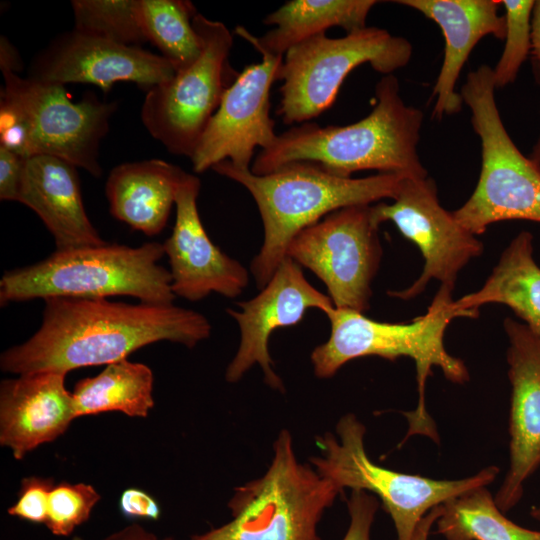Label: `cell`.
Here are the masks:
<instances>
[{
	"label": "cell",
	"instance_id": "1",
	"mask_svg": "<svg viewBox=\"0 0 540 540\" xmlns=\"http://www.w3.org/2000/svg\"><path fill=\"white\" fill-rule=\"evenodd\" d=\"M40 328L27 341L5 350L0 368L24 375L67 374L81 367L108 365L160 341L193 348L211 334L201 313L173 304H127L106 298L44 300Z\"/></svg>",
	"mask_w": 540,
	"mask_h": 540
},
{
	"label": "cell",
	"instance_id": "2",
	"mask_svg": "<svg viewBox=\"0 0 540 540\" xmlns=\"http://www.w3.org/2000/svg\"><path fill=\"white\" fill-rule=\"evenodd\" d=\"M376 104L363 119L348 125L319 126L305 122L278 134L251 164L257 175L288 163L309 161L340 177L375 170L404 178H425L427 170L417 152L424 114L408 106L393 75L375 87Z\"/></svg>",
	"mask_w": 540,
	"mask_h": 540
},
{
	"label": "cell",
	"instance_id": "3",
	"mask_svg": "<svg viewBox=\"0 0 540 540\" xmlns=\"http://www.w3.org/2000/svg\"><path fill=\"white\" fill-rule=\"evenodd\" d=\"M212 169L246 188L258 207L264 239L250 270L260 289L287 257L288 246L299 232L338 209L394 199L404 179L384 173L340 177L309 161L288 163L263 175L229 161Z\"/></svg>",
	"mask_w": 540,
	"mask_h": 540
},
{
	"label": "cell",
	"instance_id": "4",
	"mask_svg": "<svg viewBox=\"0 0 540 540\" xmlns=\"http://www.w3.org/2000/svg\"><path fill=\"white\" fill-rule=\"evenodd\" d=\"M452 292L440 286L426 313L409 323L379 322L354 310L331 308L325 313L330 322V336L310 355L314 374L318 378H330L347 362L365 356L390 361L411 358L416 368L418 403L414 411L405 415L409 428L404 441L422 434L438 442L435 424L425 406L427 378L432 375L433 367H439L453 383L469 380L464 362L450 355L444 346V334L450 322L467 317L452 306Z\"/></svg>",
	"mask_w": 540,
	"mask_h": 540
},
{
	"label": "cell",
	"instance_id": "5",
	"mask_svg": "<svg viewBox=\"0 0 540 540\" xmlns=\"http://www.w3.org/2000/svg\"><path fill=\"white\" fill-rule=\"evenodd\" d=\"M163 244L139 247L105 243L56 250L46 259L6 271L0 280V304L35 298L131 296L141 303L173 304L169 269L158 264Z\"/></svg>",
	"mask_w": 540,
	"mask_h": 540
},
{
	"label": "cell",
	"instance_id": "6",
	"mask_svg": "<svg viewBox=\"0 0 540 540\" xmlns=\"http://www.w3.org/2000/svg\"><path fill=\"white\" fill-rule=\"evenodd\" d=\"M2 74L0 145L25 158L55 156L101 176L100 143L116 104L93 94L73 103L64 85L22 78L11 70Z\"/></svg>",
	"mask_w": 540,
	"mask_h": 540
},
{
	"label": "cell",
	"instance_id": "7",
	"mask_svg": "<svg viewBox=\"0 0 540 540\" xmlns=\"http://www.w3.org/2000/svg\"><path fill=\"white\" fill-rule=\"evenodd\" d=\"M340 491L298 460L291 433L281 430L259 477L234 489L231 520L189 540H321L318 525Z\"/></svg>",
	"mask_w": 540,
	"mask_h": 540
},
{
	"label": "cell",
	"instance_id": "8",
	"mask_svg": "<svg viewBox=\"0 0 540 540\" xmlns=\"http://www.w3.org/2000/svg\"><path fill=\"white\" fill-rule=\"evenodd\" d=\"M495 89L492 68L481 65L468 73L460 92L480 138L481 170L469 199L452 213L474 235L501 221L540 223V165L524 156L509 136Z\"/></svg>",
	"mask_w": 540,
	"mask_h": 540
},
{
	"label": "cell",
	"instance_id": "9",
	"mask_svg": "<svg viewBox=\"0 0 540 540\" xmlns=\"http://www.w3.org/2000/svg\"><path fill=\"white\" fill-rule=\"evenodd\" d=\"M335 434L316 438L320 453L310 464L342 492H368L382 503L390 515L397 540H412L421 519L434 507L470 490L492 483L499 468L489 466L473 476L457 480H436L402 473L373 462L365 449L366 428L356 415H343Z\"/></svg>",
	"mask_w": 540,
	"mask_h": 540
},
{
	"label": "cell",
	"instance_id": "10",
	"mask_svg": "<svg viewBox=\"0 0 540 540\" xmlns=\"http://www.w3.org/2000/svg\"><path fill=\"white\" fill-rule=\"evenodd\" d=\"M411 55L407 39L379 27L366 26L340 38L326 33L308 38L283 55L278 114L288 125L308 122L334 103L343 81L358 66L369 63L390 75L406 66Z\"/></svg>",
	"mask_w": 540,
	"mask_h": 540
},
{
	"label": "cell",
	"instance_id": "11",
	"mask_svg": "<svg viewBox=\"0 0 540 540\" xmlns=\"http://www.w3.org/2000/svg\"><path fill=\"white\" fill-rule=\"evenodd\" d=\"M193 25L202 41L199 57L169 81L149 88L140 113L154 139L170 153L190 159L239 75L229 61L233 36L225 24L197 13Z\"/></svg>",
	"mask_w": 540,
	"mask_h": 540
},
{
	"label": "cell",
	"instance_id": "12",
	"mask_svg": "<svg viewBox=\"0 0 540 540\" xmlns=\"http://www.w3.org/2000/svg\"><path fill=\"white\" fill-rule=\"evenodd\" d=\"M373 204L338 209L303 229L286 256L311 270L325 285L334 307L365 313L382 246Z\"/></svg>",
	"mask_w": 540,
	"mask_h": 540
},
{
	"label": "cell",
	"instance_id": "13",
	"mask_svg": "<svg viewBox=\"0 0 540 540\" xmlns=\"http://www.w3.org/2000/svg\"><path fill=\"white\" fill-rule=\"evenodd\" d=\"M372 210L379 225L394 223L406 239L418 246L424 259L417 280L408 288L388 292L392 297H417L433 279L453 291L460 271L483 252V243L476 235L442 207L436 183L428 176L404 178L392 202L372 205Z\"/></svg>",
	"mask_w": 540,
	"mask_h": 540
},
{
	"label": "cell",
	"instance_id": "14",
	"mask_svg": "<svg viewBox=\"0 0 540 540\" xmlns=\"http://www.w3.org/2000/svg\"><path fill=\"white\" fill-rule=\"evenodd\" d=\"M260 54L261 62L239 73L210 119L190 159L196 173L222 161L251 168L255 149L275 142L278 134L270 116V89L278 80L283 56Z\"/></svg>",
	"mask_w": 540,
	"mask_h": 540
},
{
	"label": "cell",
	"instance_id": "15",
	"mask_svg": "<svg viewBox=\"0 0 540 540\" xmlns=\"http://www.w3.org/2000/svg\"><path fill=\"white\" fill-rule=\"evenodd\" d=\"M236 305L240 310H226L240 330L238 349L225 371L226 381L236 383L258 365L266 384L284 391V384L273 368L270 337L276 329L300 323L308 309L325 314L334 307L330 297L317 290L306 279L301 266L286 257L256 296Z\"/></svg>",
	"mask_w": 540,
	"mask_h": 540
},
{
	"label": "cell",
	"instance_id": "16",
	"mask_svg": "<svg viewBox=\"0 0 540 540\" xmlns=\"http://www.w3.org/2000/svg\"><path fill=\"white\" fill-rule=\"evenodd\" d=\"M175 73L162 55L73 29L37 56L29 77L61 85L92 84L106 93L119 81L149 89L169 81Z\"/></svg>",
	"mask_w": 540,
	"mask_h": 540
},
{
	"label": "cell",
	"instance_id": "17",
	"mask_svg": "<svg viewBox=\"0 0 540 540\" xmlns=\"http://www.w3.org/2000/svg\"><path fill=\"white\" fill-rule=\"evenodd\" d=\"M200 180L187 174L176 195V221L163 243L168 256L171 288L176 296L192 302L211 293L239 296L249 283L247 269L220 250L202 225L197 198Z\"/></svg>",
	"mask_w": 540,
	"mask_h": 540
},
{
	"label": "cell",
	"instance_id": "18",
	"mask_svg": "<svg viewBox=\"0 0 540 540\" xmlns=\"http://www.w3.org/2000/svg\"><path fill=\"white\" fill-rule=\"evenodd\" d=\"M503 326L509 343L510 461L494 500L505 513L519 503L525 481L540 467V338L512 318Z\"/></svg>",
	"mask_w": 540,
	"mask_h": 540
},
{
	"label": "cell",
	"instance_id": "19",
	"mask_svg": "<svg viewBox=\"0 0 540 540\" xmlns=\"http://www.w3.org/2000/svg\"><path fill=\"white\" fill-rule=\"evenodd\" d=\"M66 374L40 371L0 384V445L16 460L63 435L75 420Z\"/></svg>",
	"mask_w": 540,
	"mask_h": 540
},
{
	"label": "cell",
	"instance_id": "20",
	"mask_svg": "<svg viewBox=\"0 0 540 540\" xmlns=\"http://www.w3.org/2000/svg\"><path fill=\"white\" fill-rule=\"evenodd\" d=\"M397 4L419 11L433 20L445 39L444 58L431 97L433 117L458 113L462 98L456 84L475 45L485 36L503 39L506 32L501 0H398Z\"/></svg>",
	"mask_w": 540,
	"mask_h": 540
},
{
	"label": "cell",
	"instance_id": "21",
	"mask_svg": "<svg viewBox=\"0 0 540 540\" xmlns=\"http://www.w3.org/2000/svg\"><path fill=\"white\" fill-rule=\"evenodd\" d=\"M76 168L50 155L31 156L25 162L17 202L40 217L57 250L106 243L86 214Z\"/></svg>",
	"mask_w": 540,
	"mask_h": 540
},
{
	"label": "cell",
	"instance_id": "22",
	"mask_svg": "<svg viewBox=\"0 0 540 540\" xmlns=\"http://www.w3.org/2000/svg\"><path fill=\"white\" fill-rule=\"evenodd\" d=\"M187 174L159 159L114 167L105 187L110 213L147 236L159 234Z\"/></svg>",
	"mask_w": 540,
	"mask_h": 540
},
{
	"label": "cell",
	"instance_id": "23",
	"mask_svg": "<svg viewBox=\"0 0 540 540\" xmlns=\"http://www.w3.org/2000/svg\"><path fill=\"white\" fill-rule=\"evenodd\" d=\"M489 303L511 308L540 338V266L533 257L530 232L514 237L482 287L453 301L452 306L475 318L478 308Z\"/></svg>",
	"mask_w": 540,
	"mask_h": 540
},
{
	"label": "cell",
	"instance_id": "24",
	"mask_svg": "<svg viewBox=\"0 0 540 540\" xmlns=\"http://www.w3.org/2000/svg\"><path fill=\"white\" fill-rule=\"evenodd\" d=\"M375 0H291L268 14L263 23L274 25L261 37L243 27L235 32L248 41L259 53L283 56L291 47L333 27L346 33L366 27Z\"/></svg>",
	"mask_w": 540,
	"mask_h": 540
},
{
	"label": "cell",
	"instance_id": "25",
	"mask_svg": "<svg viewBox=\"0 0 540 540\" xmlns=\"http://www.w3.org/2000/svg\"><path fill=\"white\" fill-rule=\"evenodd\" d=\"M154 376L143 363L122 359L96 376L79 380L72 391L76 417L118 411L146 418L154 407Z\"/></svg>",
	"mask_w": 540,
	"mask_h": 540
},
{
	"label": "cell",
	"instance_id": "26",
	"mask_svg": "<svg viewBox=\"0 0 540 540\" xmlns=\"http://www.w3.org/2000/svg\"><path fill=\"white\" fill-rule=\"evenodd\" d=\"M442 507L436 533L446 540H540V531L509 520L486 486L452 498Z\"/></svg>",
	"mask_w": 540,
	"mask_h": 540
},
{
	"label": "cell",
	"instance_id": "27",
	"mask_svg": "<svg viewBox=\"0 0 540 540\" xmlns=\"http://www.w3.org/2000/svg\"><path fill=\"white\" fill-rule=\"evenodd\" d=\"M135 11L145 40L156 46L176 71L199 57L202 41L193 25L198 12L190 1L135 0Z\"/></svg>",
	"mask_w": 540,
	"mask_h": 540
},
{
	"label": "cell",
	"instance_id": "28",
	"mask_svg": "<svg viewBox=\"0 0 540 540\" xmlns=\"http://www.w3.org/2000/svg\"><path fill=\"white\" fill-rule=\"evenodd\" d=\"M74 30L128 46L145 42L135 0H73Z\"/></svg>",
	"mask_w": 540,
	"mask_h": 540
},
{
	"label": "cell",
	"instance_id": "29",
	"mask_svg": "<svg viewBox=\"0 0 540 540\" xmlns=\"http://www.w3.org/2000/svg\"><path fill=\"white\" fill-rule=\"evenodd\" d=\"M535 1L501 0L505 10V45L495 68L493 79L496 88L512 84L531 53V20Z\"/></svg>",
	"mask_w": 540,
	"mask_h": 540
},
{
	"label": "cell",
	"instance_id": "30",
	"mask_svg": "<svg viewBox=\"0 0 540 540\" xmlns=\"http://www.w3.org/2000/svg\"><path fill=\"white\" fill-rule=\"evenodd\" d=\"M101 495L90 484L61 482L53 487L45 525L55 536L67 537L89 518Z\"/></svg>",
	"mask_w": 540,
	"mask_h": 540
},
{
	"label": "cell",
	"instance_id": "31",
	"mask_svg": "<svg viewBox=\"0 0 540 540\" xmlns=\"http://www.w3.org/2000/svg\"><path fill=\"white\" fill-rule=\"evenodd\" d=\"M55 486L53 478L29 476L20 482L17 501L7 512L31 523L45 524L50 493Z\"/></svg>",
	"mask_w": 540,
	"mask_h": 540
},
{
	"label": "cell",
	"instance_id": "32",
	"mask_svg": "<svg viewBox=\"0 0 540 540\" xmlns=\"http://www.w3.org/2000/svg\"><path fill=\"white\" fill-rule=\"evenodd\" d=\"M378 508L377 497L362 490H352L347 500L349 524L342 540H371Z\"/></svg>",
	"mask_w": 540,
	"mask_h": 540
},
{
	"label": "cell",
	"instance_id": "33",
	"mask_svg": "<svg viewBox=\"0 0 540 540\" xmlns=\"http://www.w3.org/2000/svg\"><path fill=\"white\" fill-rule=\"evenodd\" d=\"M26 158L0 145V199L18 201Z\"/></svg>",
	"mask_w": 540,
	"mask_h": 540
},
{
	"label": "cell",
	"instance_id": "34",
	"mask_svg": "<svg viewBox=\"0 0 540 540\" xmlns=\"http://www.w3.org/2000/svg\"><path fill=\"white\" fill-rule=\"evenodd\" d=\"M118 506L121 514L128 519L156 521L161 515L157 500L136 487H129L121 493Z\"/></svg>",
	"mask_w": 540,
	"mask_h": 540
},
{
	"label": "cell",
	"instance_id": "35",
	"mask_svg": "<svg viewBox=\"0 0 540 540\" xmlns=\"http://www.w3.org/2000/svg\"><path fill=\"white\" fill-rule=\"evenodd\" d=\"M102 540H174L172 537L160 538L156 534L146 530L141 525L135 523L123 527Z\"/></svg>",
	"mask_w": 540,
	"mask_h": 540
},
{
	"label": "cell",
	"instance_id": "36",
	"mask_svg": "<svg viewBox=\"0 0 540 540\" xmlns=\"http://www.w3.org/2000/svg\"><path fill=\"white\" fill-rule=\"evenodd\" d=\"M531 54L540 71V0L535 1L531 20Z\"/></svg>",
	"mask_w": 540,
	"mask_h": 540
},
{
	"label": "cell",
	"instance_id": "37",
	"mask_svg": "<svg viewBox=\"0 0 540 540\" xmlns=\"http://www.w3.org/2000/svg\"><path fill=\"white\" fill-rule=\"evenodd\" d=\"M442 509V505L434 507L421 519L415 529L412 540H428L433 525L442 514Z\"/></svg>",
	"mask_w": 540,
	"mask_h": 540
},
{
	"label": "cell",
	"instance_id": "38",
	"mask_svg": "<svg viewBox=\"0 0 540 540\" xmlns=\"http://www.w3.org/2000/svg\"><path fill=\"white\" fill-rule=\"evenodd\" d=\"M17 52L12 45L4 37H1L0 42V68L1 70H11L16 72L19 68V60Z\"/></svg>",
	"mask_w": 540,
	"mask_h": 540
},
{
	"label": "cell",
	"instance_id": "39",
	"mask_svg": "<svg viewBox=\"0 0 540 540\" xmlns=\"http://www.w3.org/2000/svg\"><path fill=\"white\" fill-rule=\"evenodd\" d=\"M538 73V77H539V80H540V71H537ZM533 161H535L537 164L540 165V136L533 148V151H532V154H531V157H530Z\"/></svg>",
	"mask_w": 540,
	"mask_h": 540
},
{
	"label": "cell",
	"instance_id": "40",
	"mask_svg": "<svg viewBox=\"0 0 540 540\" xmlns=\"http://www.w3.org/2000/svg\"><path fill=\"white\" fill-rule=\"evenodd\" d=\"M530 515L537 521H540V503L538 505L532 506L530 510Z\"/></svg>",
	"mask_w": 540,
	"mask_h": 540
},
{
	"label": "cell",
	"instance_id": "41",
	"mask_svg": "<svg viewBox=\"0 0 540 540\" xmlns=\"http://www.w3.org/2000/svg\"><path fill=\"white\" fill-rule=\"evenodd\" d=\"M71 540H84V539H82V538L79 537V536H74Z\"/></svg>",
	"mask_w": 540,
	"mask_h": 540
}]
</instances>
